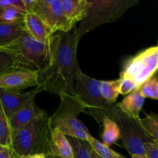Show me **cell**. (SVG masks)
I'll list each match as a JSON object with an SVG mask.
<instances>
[{"label":"cell","mask_w":158,"mask_h":158,"mask_svg":"<svg viewBox=\"0 0 158 158\" xmlns=\"http://www.w3.org/2000/svg\"><path fill=\"white\" fill-rule=\"evenodd\" d=\"M25 158H47V156L43 154H32V155H29Z\"/></svg>","instance_id":"obj_32"},{"label":"cell","mask_w":158,"mask_h":158,"mask_svg":"<svg viewBox=\"0 0 158 158\" xmlns=\"http://www.w3.org/2000/svg\"><path fill=\"white\" fill-rule=\"evenodd\" d=\"M50 148L52 156L59 158H75L73 150L67 137L58 130L51 131Z\"/></svg>","instance_id":"obj_14"},{"label":"cell","mask_w":158,"mask_h":158,"mask_svg":"<svg viewBox=\"0 0 158 158\" xmlns=\"http://www.w3.org/2000/svg\"><path fill=\"white\" fill-rule=\"evenodd\" d=\"M158 71V46L147 48L123 63L120 78L132 80L138 88Z\"/></svg>","instance_id":"obj_8"},{"label":"cell","mask_w":158,"mask_h":158,"mask_svg":"<svg viewBox=\"0 0 158 158\" xmlns=\"http://www.w3.org/2000/svg\"><path fill=\"white\" fill-rule=\"evenodd\" d=\"M26 12H21L12 8L3 9L0 15V22L11 24H23Z\"/></svg>","instance_id":"obj_26"},{"label":"cell","mask_w":158,"mask_h":158,"mask_svg":"<svg viewBox=\"0 0 158 158\" xmlns=\"http://www.w3.org/2000/svg\"><path fill=\"white\" fill-rule=\"evenodd\" d=\"M23 26L30 36L40 41L48 42L52 35L41 19L33 12L25 13Z\"/></svg>","instance_id":"obj_13"},{"label":"cell","mask_w":158,"mask_h":158,"mask_svg":"<svg viewBox=\"0 0 158 158\" xmlns=\"http://www.w3.org/2000/svg\"><path fill=\"white\" fill-rule=\"evenodd\" d=\"M154 143H155L157 145H158V140H154Z\"/></svg>","instance_id":"obj_36"},{"label":"cell","mask_w":158,"mask_h":158,"mask_svg":"<svg viewBox=\"0 0 158 158\" xmlns=\"http://www.w3.org/2000/svg\"><path fill=\"white\" fill-rule=\"evenodd\" d=\"M19 67L23 66L13 54L4 49H0V76Z\"/></svg>","instance_id":"obj_22"},{"label":"cell","mask_w":158,"mask_h":158,"mask_svg":"<svg viewBox=\"0 0 158 158\" xmlns=\"http://www.w3.org/2000/svg\"><path fill=\"white\" fill-rule=\"evenodd\" d=\"M140 92L145 98L158 100V75L155 74L140 88Z\"/></svg>","instance_id":"obj_25"},{"label":"cell","mask_w":158,"mask_h":158,"mask_svg":"<svg viewBox=\"0 0 158 158\" xmlns=\"http://www.w3.org/2000/svg\"><path fill=\"white\" fill-rule=\"evenodd\" d=\"M102 80L92 78L80 71L76 77L73 95L78 97L85 108L84 113L91 116L97 123L101 125L114 104L107 103L100 93Z\"/></svg>","instance_id":"obj_5"},{"label":"cell","mask_w":158,"mask_h":158,"mask_svg":"<svg viewBox=\"0 0 158 158\" xmlns=\"http://www.w3.org/2000/svg\"><path fill=\"white\" fill-rule=\"evenodd\" d=\"M80 40L76 26L68 32L51 35L49 62L38 74L37 86L42 91L58 96L63 93L73 95L76 77L81 71L77 60Z\"/></svg>","instance_id":"obj_1"},{"label":"cell","mask_w":158,"mask_h":158,"mask_svg":"<svg viewBox=\"0 0 158 158\" xmlns=\"http://www.w3.org/2000/svg\"><path fill=\"white\" fill-rule=\"evenodd\" d=\"M90 154H91V157L92 158H100V157H99V156H97V154H96L95 152H94V151H91V153H90Z\"/></svg>","instance_id":"obj_34"},{"label":"cell","mask_w":158,"mask_h":158,"mask_svg":"<svg viewBox=\"0 0 158 158\" xmlns=\"http://www.w3.org/2000/svg\"><path fill=\"white\" fill-rule=\"evenodd\" d=\"M101 139L102 143L110 147L114 144L120 139V128L118 125L110 117H106L102 121Z\"/></svg>","instance_id":"obj_18"},{"label":"cell","mask_w":158,"mask_h":158,"mask_svg":"<svg viewBox=\"0 0 158 158\" xmlns=\"http://www.w3.org/2000/svg\"><path fill=\"white\" fill-rule=\"evenodd\" d=\"M49 117L43 114L19 131L12 134L11 148L19 158L43 154L52 155Z\"/></svg>","instance_id":"obj_2"},{"label":"cell","mask_w":158,"mask_h":158,"mask_svg":"<svg viewBox=\"0 0 158 158\" xmlns=\"http://www.w3.org/2000/svg\"><path fill=\"white\" fill-rule=\"evenodd\" d=\"M145 97L140 94V89L133 91L124 97L117 106L124 114L135 119H140V113L145 102Z\"/></svg>","instance_id":"obj_15"},{"label":"cell","mask_w":158,"mask_h":158,"mask_svg":"<svg viewBox=\"0 0 158 158\" xmlns=\"http://www.w3.org/2000/svg\"><path fill=\"white\" fill-rule=\"evenodd\" d=\"M120 80H121V81H120V94L128 95L133 91L139 89L138 86L132 80L127 78H120Z\"/></svg>","instance_id":"obj_27"},{"label":"cell","mask_w":158,"mask_h":158,"mask_svg":"<svg viewBox=\"0 0 158 158\" xmlns=\"http://www.w3.org/2000/svg\"><path fill=\"white\" fill-rule=\"evenodd\" d=\"M60 103L56 110L49 117L51 131L58 130L66 137L87 141L90 136L87 127L78 119L85 108L78 97L63 93L60 95Z\"/></svg>","instance_id":"obj_3"},{"label":"cell","mask_w":158,"mask_h":158,"mask_svg":"<svg viewBox=\"0 0 158 158\" xmlns=\"http://www.w3.org/2000/svg\"><path fill=\"white\" fill-rule=\"evenodd\" d=\"M68 140L72 145L75 158H92L91 157L90 145L88 142L74 137H67Z\"/></svg>","instance_id":"obj_24"},{"label":"cell","mask_w":158,"mask_h":158,"mask_svg":"<svg viewBox=\"0 0 158 158\" xmlns=\"http://www.w3.org/2000/svg\"><path fill=\"white\" fill-rule=\"evenodd\" d=\"M143 149L148 158H158V145L154 142L143 143Z\"/></svg>","instance_id":"obj_29"},{"label":"cell","mask_w":158,"mask_h":158,"mask_svg":"<svg viewBox=\"0 0 158 158\" xmlns=\"http://www.w3.org/2000/svg\"><path fill=\"white\" fill-rule=\"evenodd\" d=\"M0 158H19L10 147L0 145Z\"/></svg>","instance_id":"obj_30"},{"label":"cell","mask_w":158,"mask_h":158,"mask_svg":"<svg viewBox=\"0 0 158 158\" xmlns=\"http://www.w3.org/2000/svg\"><path fill=\"white\" fill-rule=\"evenodd\" d=\"M142 128L155 140H158V114L154 112L145 113V117L139 119Z\"/></svg>","instance_id":"obj_21"},{"label":"cell","mask_w":158,"mask_h":158,"mask_svg":"<svg viewBox=\"0 0 158 158\" xmlns=\"http://www.w3.org/2000/svg\"><path fill=\"white\" fill-rule=\"evenodd\" d=\"M45 114L46 112L43 110L40 109L35 104V102L22 108L15 114H14L10 118H9V126L12 131V134L21 130L29 123Z\"/></svg>","instance_id":"obj_12"},{"label":"cell","mask_w":158,"mask_h":158,"mask_svg":"<svg viewBox=\"0 0 158 158\" xmlns=\"http://www.w3.org/2000/svg\"><path fill=\"white\" fill-rule=\"evenodd\" d=\"M39 71L19 67L0 76V89L18 91L38 86Z\"/></svg>","instance_id":"obj_10"},{"label":"cell","mask_w":158,"mask_h":158,"mask_svg":"<svg viewBox=\"0 0 158 158\" xmlns=\"http://www.w3.org/2000/svg\"><path fill=\"white\" fill-rule=\"evenodd\" d=\"M47 158H54V157L52 155H49V156H47Z\"/></svg>","instance_id":"obj_35"},{"label":"cell","mask_w":158,"mask_h":158,"mask_svg":"<svg viewBox=\"0 0 158 158\" xmlns=\"http://www.w3.org/2000/svg\"><path fill=\"white\" fill-rule=\"evenodd\" d=\"M3 49L13 54L21 66L25 68L40 71L49 62V41L35 40L26 31L16 41Z\"/></svg>","instance_id":"obj_6"},{"label":"cell","mask_w":158,"mask_h":158,"mask_svg":"<svg viewBox=\"0 0 158 158\" xmlns=\"http://www.w3.org/2000/svg\"><path fill=\"white\" fill-rule=\"evenodd\" d=\"M12 8L21 12H26L23 0H0V9Z\"/></svg>","instance_id":"obj_28"},{"label":"cell","mask_w":158,"mask_h":158,"mask_svg":"<svg viewBox=\"0 0 158 158\" xmlns=\"http://www.w3.org/2000/svg\"><path fill=\"white\" fill-rule=\"evenodd\" d=\"M137 0H88L86 13L77 29L79 38L106 23L118 20Z\"/></svg>","instance_id":"obj_4"},{"label":"cell","mask_w":158,"mask_h":158,"mask_svg":"<svg viewBox=\"0 0 158 158\" xmlns=\"http://www.w3.org/2000/svg\"><path fill=\"white\" fill-rule=\"evenodd\" d=\"M31 12L41 19L52 35L68 32L75 27L65 16L60 0H36Z\"/></svg>","instance_id":"obj_9"},{"label":"cell","mask_w":158,"mask_h":158,"mask_svg":"<svg viewBox=\"0 0 158 158\" xmlns=\"http://www.w3.org/2000/svg\"><path fill=\"white\" fill-rule=\"evenodd\" d=\"M54 158H59V157H54Z\"/></svg>","instance_id":"obj_38"},{"label":"cell","mask_w":158,"mask_h":158,"mask_svg":"<svg viewBox=\"0 0 158 158\" xmlns=\"http://www.w3.org/2000/svg\"><path fill=\"white\" fill-rule=\"evenodd\" d=\"M86 142H88L93 151L100 158H127L96 139L91 134Z\"/></svg>","instance_id":"obj_20"},{"label":"cell","mask_w":158,"mask_h":158,"mask_svg":"<svg viewBox=\"0 0 158 158\" xmlns=\"http://www.w3.org/2000/svg\"><path fill=\"white\" fill-rule=\"evenodd\" d=\"M12 143V131L9 119L6 117L0 103V145L10 147Z\"/></svg>","instance_id":"obj_23"},{"label":"cell","mask_w":158,"mask_h":158,"mask_svg":"<svg viewBox=\"0 0 158 158\" xmlns=\"http://www.w3.org/2000/svg\"><path fill=\"white\" fill-rule=\"evenodd\" d=\"M2 9H0V15H1V13H2Z\"/></svg>","instance_id":"obj_37"},{"label":"cell","mask_w":158,"mask_h":158,"mask_svg":"<svg viewBox=\"0 0 158 158\" xmlns=\"http://www.w3.org/2000/svg\"><path fill=\"white\" fill-rule=\"evenodd\" d=\"M60 2L65 16L73 26L86 15L88 0H60Z\"/></svg>","instance_id":"obj_16"},{"label":"cell","mask_w":158,"mask_h":158,"mask_svg":"<svg viewBox=\"0 0 158 158\" xmlns=\"http://www.w3.org/2000/svg\"><path fill=\"white\" fill-rule=\"evenodd\" d=\"M109 117L118 125L123 147L131 156L145 154L143 143L155 140L142 128L139 119L127 115L117 104L113 106Z\"/></svg>","instance_id":"obj_7"},{"label":"cell","mask_w":158,"mask_h":158,"mask_svg":"<svg viewBox=\"0 0 158 158\" xmlns=\"http://www.w3.org/2000/svg\"><path fill=\"white\" fill-rule=\"evenodd\" d=\"M23 2L26 8V12H31L35 6L36 0H23Z\"/></svg>","instance_id":"obj_31"},{"label":"cell","mask_w":158,"mask_h":158,"mask_svg":"<svg viewBox=\"0 0 158 158\" xmlns=\"http://www.w3.org/2000/svg\"><path fill=\"white\" fill-rule=\"evenodd\" d=\"M25 32L23 24H11L0 22V49L16 41Z\"/></svg>","instance_id":"obj_17"},{"label":"cell","mask_w":158,"mask_h":158,"mask_svg":"<svg viewBox=\"0 0 158 158\" xmlns=\"http://www.w3.org/2000/svg\"><path fill=\"white\" fill-rule=\"evenodd\" d=\"M41 92L39 86L26 93L0 89V103L8 119L22 108L35 102L36 95Z\"/></svg>","instance_id":"obj_11"},{"label":"cell","mask_w":158,"mask_h":158,"mask_svg":"<svg viewBox=\"0 0 158 158\" xmlns=\"http://www.w3.org/2000/svg\"><path fill=\"white\" fill-rule=\"evenodd\" d=\"M121 80H102L100 83V93L102 97L107 103L115 104L117 97L120 95V85Z\"/></svg>","instance_id":"obj_19"},{"label":"cell","mask_w":158,"mask_h":158,"mask_svg":"<svg viewBox=\"0 0 158 158\" xmlns=\"http://www.w3.org/2000/svg\"><path fill=\"white\" fill-rule=\"evenodd\" d=\"M132 158H148L147 157L146 154H142V155H134V156H131Z\"/></svg>","instance_id":"obj_33"}]
</instances>
